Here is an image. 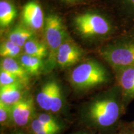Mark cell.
I'll use <instances>...</instances> for the list:
<instances>
[{
    "label": "cell",
    "mask_w": 134,
    "mask_h": 134,
    "mask_svg": "<svg viewBox=\"0 0 134 134\" xmlns=\"http://www.w3.org/2000/svg\"><path fill=\"white\" fill-rule=\"evenodd\" d=\"M99 54L114 71L134 66V32L119 34L100 48Z\"/></svg>",
    "instance_id": "cell-2"
},
{
    "label": "cell",
    "mask_w": 134,
    "mask_h": 134,
    "mask_svg": "<svg viewBox=\"0 0 134 134\" xmlns=\"http://www.w3.org/2000/svg\"><path fill=\"white\" fill-rule=\"evenodd\" d=\"M20 63L29 75H37L42 66V62L41 59L27 54H24L21 57Z\"/></svg>",
    "instance_id": "cell-17"
},
{
    "label": "cell",
    "mask_w": 134,
    "mask_h": 134,
    "mask_svg": "<svg viewBox=\"0 0 134 134\" xmlns=\"http://www.w3.org/2000/svg\"><path fill=\"white\" fill-rule=\"evenodd\" d=\"M33 134H57V133H56V132L44 130V131H40V132H34V133H33Z\"/></svg>",
    "instance_id": "cell-24"
},
{
    "label": "cell",
    "mask_w": 134,
    "mask_h": 134,
    "mask_svg": "<svg viewBox=\"0 0 134 134\" xmlns=\"http://www.w3.org/2000/svg\"><path fill=\"white\" fill-rule=\"evenodd\" d=\"M44 36L50 52L55 57L58 47L66 40L64 24L57 14H49L45 19Z\"/></svg>",
    "instance_id": "cell-5"
},
{
    "label": "cell",
    "mask_w": 134,
    "mask_h": 134,
    "mask_svg": "<svg viewBox=\"0 0 134 134\" xmlns=\"http://www.w3.org/2000/svg\"><path fill=\"white\" fill-rule=\"evenodd\" d=\"M76 134H87V133H84V132H80V133H77Z\"/></svg>",
    "instance_id": "cell-28"
},
{
    "label": "cell",
    "mask_w": 134,
    "mask_h": 134,
    "mask_svg": "<svg viewBox=\"0 0 134 134\" xmlns=\"http://www.w3.org/2000/svg\"><path fill=\"white\" fill-rule=\"evenodd\" d=\"M110 72L98 62L90 60L82 63L72 70L70 81L77 90L85 91L110 83Z\"/></svg>",
    "instance_id": "cell-4"
},
{
    "label": "cell",
    "mask_w": 134,
    "mask_h": 134,
    "mask_svg": "<svg viewBox=\"0 0 134 134\" xmlns=\"http://www.w3.org/2000/svg\"><path fill=\"white\" fill-rule=\"evenodd\" d=\"M116 84L121 91L122 101L126 109L134 99V66L114 71Z\"/></svg>",
    "instance_id": "cell-6"
},
{
    "label": "cell",
    "mask_w": 134,
    "mask_h": 134,
    "mask_svg": "<svg viewBox=\"0 0 134 134\" xmlns=\"http://www.w3.org/2000/svg\"><path fill=\"white\" fill-rule=\"evenodd\" d=\"M63 106L62 92L59 85L55 82L53 87L51 104H50V111L52 113H58L61 110Z\"/></svg>",
    "instance_id": "cell-19"
},
{
    "label": "cell",
    "mask_w": 134,
    "mask_h": 134,
    "mask_svg": "<svg viewBox=\"0 0 134 134\" xmlns=\"http://www.w3.org/2000/svg\"><path fill=\"white\" fill-rule=\"evenodd\" d=\"M11 120L17 126L24 127L32 119L34 112V104L31 97L23 98L11 107Z\"/></svg>",
    "instance_id": "cell-7"
},
{
    "label": "cell",
    "mask_w": 134,
    "mask_h": 134,
    "mask_svg": "<svg viewBox=\"0 0 134 134\" xmlns=\"http://www.w3.org/2000/svg\"><path fill=\"white\" fill-rule=\"evenodd\" d=\"M34 35L31 29L19 25L9 32L8 39L20 47H23L27 42L33 38Z\"/></svg>",
    "instance_id": "cell-13"
},
{
    "label": "cell",
    "mask_w": 134,
    "mask_h": 134,
    "mask_svg": "<svg viewBox=\"0 0 134 134\" xmlns=\"http://www.w3.org/2000/svg\"><path fill=\"white\" fill-rule=\"evenodd\" d=\"M16 83H21V82L12 73L6 70L1 69V71H0V86L1 87L14 85Z\"/></svg>",
    "instance_id": "cell-21"
},
{
    "label": "cell",
    "mask_w": 134,
    "mask_h": 134,
    "mask_svg": "<svg viewBox=\"0 0 134 134\" xmlns=\"http://www.w3.org/2000/svg\"><path fill=\"white\" fill-rule=\"evenodd\" d=\"M125 110L121 91L115 83L88 104L83 113V118L87 124L96 129L114 132L119 126Z\"/></svg>",
    "instance_id": "cell-1"
},
{
    "label": "cell",
    "mask_w": 134,
    "mask_h": 134,
    "mask_svg": "<svg viewBox=\"0 0 134 134\" xmlns=\"http://www.w3.org/2000/svg\"><path fill=\"white\" fill-rule=\"evenodd\" d=\"M11 120V107L0 102V122L2 125H7Z\"/></svg>",
    "instance_id": "cell-22"
},
{
    "label": "cell",
    "mask_w": 134,
    "mask_h": 134,
    "mask_svg": "<svg viewBox=\"0 0 134 134\" xmlns=\"http://www.w3.org/2000/svg\"><path fill=\"white\" fill-rule=\"evenodd\" d=\"M74 26L82 36L87 38H114L118 36L119 27L105 15L86 13L74 19Z\"/></svg>",
    "instance_id": "cell-3"
},
{
    "label": "cell",
    "mask_w": 134,
    "mask_h": 134,
    "mask_svg": "<svg viewBox=\"0 0 134 134\" xmlns=\"http://www.w3.org/2000/svg\"><path fill=\"white\" fill-rule=\"evenodd\" d=\"M23 84L16 83L0 88V102L11 107L22 99Z\"/></svg>",
    "instance_id": "cell-11"
},
{
    "label": "cell",
    "mask_w": 134,
    "mask_h": 134,
    "mask_svg": "<svg viewBox=\"0 0 134 134\" xmlns=\"http://www.w3.org/2000/svg\"><path fill=\"white\" fill-rule=\"evenodd\" d=\"M82 55L83 52L79 47L66 40L58 47L55 58L60 66L66 67L76 64L81 60Z\"/></svg>",
    "instance_id": "cell-8"
},
{
    "label": "cell",
    "mask_w": 134,
    "mask_h": 134,
    "mask_svg": "<svg viewBox=\"0 0 134 134\" xmlns=\"http://www.w3.org/2000/svg\"><path fill=\"white\" fill-rule=\"evenodd\" d=\"M55 81L47 82L41 87L36 96V102L42 109L50 111V104Z\"/></svg>",
    "instance_id": "cell-14"
},
{
    "label": "cell",
    "mask_w": 134,
    "mask_h": 134,
    "mask_svg": "<svg viewBox=\"0 0 134 134\" xmlns=\"http://www.w3.org/2000/svg\"><path fill=\"white\" fill-rule=\"evenodd\" d=\"M17 15L16 7L8 0L0 1V25L6 27L11 24Z\"/></svg>",
    "instance_id": "cell-15"
},
{
    "label": "cell",
    "mask_w": 134,
    "mask_h": 134,
    "mask_svg": "<svg viewBox=\"0 0 134 134\" xmlns=\"http://www.w3.org/2000/svg\"><path fill=\"white\" fill-rule=\"evenodd\" d=\"M117 134H134V131L129 125L128 127H125L120 129V130L117 132Z\"/></svg>",
    "instance_id": "cell-23"
},
{
    "label": "cell",
    "mask_w": 134,
    "mask_h": 134,
    "mask_svg": "<svg viewBox=\"0 0 134 134\" xmlns=\"http://www.w3.org/2000/svg\"><path fill=\"white\" fill-rule=\"evenodd\" d=\"M129 125V127H130V128H131L134 131V120H133V122H132L131 123H130Z\"/></svg>",
    "instance_id": "cell-26"
},
{
    "label": "cell",
    "mask_w": 134,
    "mask_h": 134,
    "mask_svg": "<svg viewBox=\"0 0 134 134\" xmlns=\"http://www.w3.org/2000/svg\"><path fill=\"white\" fill-rule=\"evenodd\" d=\"M12 134H25V133L21 132H14V133H13Z\"/></svg>",
    "instance_id": "cell-27"
},
{
    "label": "cell",
    "mask_w": 134,
    "mask_h": 134,
    "mask_svg": "<svg viewBox=\"0 0 134 134\" xmlns=\"http://www.w3.org/2000/svg\"><path fill=\"white\" fill-rule=\"evenodd\" d=\"M23 48L26 54L41 60L46 57L47 55L46 47L43 43L34 38L27 42L23 47Z\"/></svg>",
    "instance_id": "cell-16"
},
{
    "label": "cell",
    "mask_w": 134,
    "mask_h": 134,
    "mask_svg": "<svg viewBox=\"0 0 134 134\" xmlns=\"http://www.w3.org/2000/svg\"><path fill=\"white\" fill-rule=\"evenodd\" d=\"M60 1L66 3H75L80 2V1H84V0H60Z\"/></svg>",
    "instance_id": "cell-25"
},
{
    "label": "cell",
    "mask_w": 134,
    "mask_h": 134,
    "mask_svg": "<svg viewBox=\"0 0 134 134\" xmlns=\"http://www.w3.org/2000/svg\"><path fill=\"white\" fill-rule=\"evenodd\" d=\"M21 50V47L8 39L1 43V48H0V55L3 58H14L20 54Z\"/></svg>",
    "instance_id": "cell-18"
},
{
    "label": "cell",
    "mask_w": 134,
    "mask_h": 134,
    "mask_svg": "<svg viewBox=\"0 0 134 134\" xmlns=\"http://www.w3.org/2000/svg\"><path fill=\"white\" fill-rule=\"evenodd\" d=\"M24 23L31 29H41L45 24L43 13L41 5L35 1H29L24 5L22 11Z\"/></svg>",
    "instance_id": "cell-9"
},
{
    "label": "cell",
    "mask_w": 134,
    "mask_h": 134,
    "mask_svg": "<svg viewBox=\"0 0 134 134\" xmlns=\"http://www.w3.org/2000/svg\"><path fill=\"white\" fill-rule=\"evenodd\" d=\"M115 11L130 28L126 31L134 32V0H111Z\"/></svg>",
    "instance_id": "cell-10"
},
{
    "label": "cell",
    "mask_w": 134,
    "mask_h": 134,
    "mask_svg": "<svg viewBox=\"0 0 134 134\" xmlns=\"http://www.w3.org/2000/svg\"><path fill=\"white\" fill-rule=\"evenodd\" d=\"M36 118L43 125L49 127L56 129L60 130L62 129V125L57 121V120L52 115L48 114L42 113L37 115Z\"/></svg>",
    "instance_id": "cell-20"
},
{
    "label": "cell",
    "mask_w": 134,
    "mask_h": 134,
    "mask_svg": "<svg viewBox=\"0 0 134 134\" xmlns=\"http://www.w3.org/2000/svg\"><path fill=\"white\" fill-rule=\"evenodd\" d=\"M1 69L12 73L20 80L22 84H27L29 80V73L23 68L21 63L14 58H4L1 60Z\"/></svg>",
    "instance_id": "cell-12"
}]
</instances>
